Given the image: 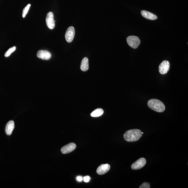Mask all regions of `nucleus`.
<instances>
[{"mask_svg": "<svg viewBox=\"0 0 188 188\" xmlns=\"http://www.w3.org/2000/svg\"><path fill=\"white\" fill-rule=\"evenodd\" d=\"M142 132L138 129H133L128 130L123 135L126 141L132 142L138 141L143 135Z\"/></svg>", "mask_w": 188, "mask_h": 188, "instance_id": "obj_1", "label": "nucleus"}, {"mask_svg": "<svg viewBox=\"0 0 188 188\" xmlns=\"http://www.w3.org/2000/svg\"><path fill=\"white\" fill-rule=\"evenodd\" d=\"M148 106L155 112L162 113L165 110L166 107L162 101L157 99L149 100L147 102Z\"/></svg>", "mask_w": 188, "mask_h": 188, "instance_id": "obj_2", "label": "nucleus"}, {"mask_svg": "<svg viewBox=\"0 0 188 188\" xmlns=\"http://www.w3.org/2000/svg\"><path fill=\"white\" fill-rule=\"evenodd\" d=\"M128 44L134 49H137L141 43L139 38L135 36H128L126 39Z\"/></svg>", "mask_w": 188, "mask_h": 188, "instance_id": "obj_3", "label": "nucleus"}, {"mask_svg": "<svg viewBox=\"0 0 188 188\" xmlns=\"http://www.w3.org/2000/svg\"><path fill=\"white\" fill-rule=\"evenodd\" d=\"M170 68L169 62L168 61H164L159 65V72L161 74H166L170 70Z\"/></svg>", "mask_w": 188, "mask_h": 188, "instance_id": "obj_4", "label": "nucleus"}, {"mask_svg": "<svg viewBox=\"0 0 188 188\" xmlns=\"http://www.w3.org/2000/svg\"><path fill=\"white\" fill-rule=\"evenodd\" d=\"M146 164V160L144 158H142L138 159L132 164L131 168L132 169L137 170L143 168Z\"/></svg>", "mask_w": 188, "mask_h": 188, "instance_id": "obj_5", "label": "nucleus"}, {"mask_svg": "<svg viewBox=\"0 0 188 188\" xmlns=\"http://www.w3.org/2000/svg\"><path fill=\"white\" fill-rule=\"evenodd\" d=\"M46 22L50 29H52L54 28L55 21L54 19V14L52 12L50 11L47 13L46 18Z\"/></svg>", "mask_w": 188, "mask_h": 188, "instance_id": "obj_6", "label": "nucleus"}, {"mask_svg": "<svg viewBox=\"0 0 188 188\" xmlns=\"http://www.w3.org/2000/svg\"><path fill=\"white\" fill-rule=\"evenodd\" d=\"M75 35V30L73 27H69L65 34V38L68 43H71L73 41Z\"/></svg>", "mask_w": 188, "mask_h": 188, "instance_id": "obj_7", "label": "nucleus"}, {"mask_svg": "<svg viewBox=\"0 0 188 188\" xmlns=\"http://www.w3.org/2000/svg\"><path fill=\"white\" fill-rule=\"evenodd\" d=\"M76 147L75 144L71 143L67 144L61 149V152L63 154H67L73 151Z\"/></svg>", "mask_w": 188, "mask_h": 188, "instance_id": "obj_8", "label": "nucleus"}, {"mask_svg": "<svg viewBox=\"0 0 188 188\" xmlns=\"http://www.w3.org/2000/svg\"><path fill=\"white\" fill-rule=\"evenodd\" d=\"M37 55L38 58L44 60H49L51 57V53L49 52L44 50L38 51Z\"/></svg>", "mask_w": 188, "mask_h": 188, "instance_id": "obj_9", "label": "nucleus"}, {"mask_svg": "<svg viewBox=\"0 0 188 188\" xmlns=\"http://www.w3.org/2000/svg\"><path fill=\"white\" fill-rule=\"evenodd\" d=\"M111 168V166L108 164H102L97 168V172L99 175H103L107 173Z\"/></svg>", "mask_w": 188, "mask_h": 188, "instance_id": "obj_10", "label": "nucleus"}, {"mask_svg": "<svg viewBox=\"0 0 188 188\" xmlns=\"http://www.w3.org/2000/svg\"><path fill=\"white\" fill-rule=\"evenodd\" d=\"M15 127L14 122V121L11 120L8 122L6 126L5 131L6 133L8 136H10Z\"/></svg>", "mask_w": 188, "mask_h": 188, "instance_id": "obj_11", "label": "nucleus"}, {"mask_svg": "<svg viewBox=\"0 0 188 188\" xmlns=\"http://www.w3.org/2000/svg\"><path fill=\"white\" fill-rule=\"evenodd\" d=\"M141 14L145 18L149 19V20H156L158 19V17L156 15L146 11H142Z\"/></svg>", "mask_w": 188, "mask_h": 188, "instance_id": "obj_12", "label": "nucleus"}, {"mask_svg": "<svg viewBox=\"0 0 188 188\" xmlns=\"http://www.w3.org/2000/svg\"><path fill=\"white\" fill-rule=\"evenodd\" d=\"M89 68V60L87 57H85L82 61L80 69L83 72L87 71Z\"/></svg>", "mask_w": 188, "mask_h": 188, "instance_id": "obj_13", "label": "nucleus"}, {"mask_svg": "<svg viewBox=\"0 0 188 188\" xmlns=\"http://www.w3.org/2000/svg\"><path fill=\"white\" fill-rule=\"evenodd\" d=\"M104 111L102 109L98 108L94 111L91 114V116L93 117H98L102 116Z\"/></svg>", "mask_w": 188, "mask_h": 188, "instance_id": "obj_14", "label": "nucleus"}, {"mask_svg": "<svg viewBox=\"0 0 188 188\" xmlns=\"http://www.w3.org/2000/svg\"><path fill=\"white\" fill-rule=\"evenodd\" d=\"M16 49V47L14 46L13 47H11L9 48L5 53V57H8L10 56L11 54L14 52Z\"/></svg>", "mask_w": 188, "mask_h": 188, "instance_id": "obj_15", "label": "nucleus"}, {"mask_svg": "<svg viewBox=\"0 0 188 188\" xmlns=\"http://www.w3.org/2000/svg\"><path fill=\"white\" fill-rule=\"evenodd\" d=\"M30 6V4H28L24 8V9H23L22 12V17L23 18H24L25 17H26L29 10Z\"/></svg>", "mask_w": 188, "mask_h": 188, "instance_id": "obj_16", "label": "nucleus"}, {"mask_svg": "<svg viewBox=\"0 0 188 188\" xmlns=\"http://www.w3.org/2000/svg\"><path fill=\"white\" fill-rule=\"evenodd\" d=\"M139 188H150V185L147 182H144L140 186Z\"/></svg>", "mask_w": 188, "mask_h": 188, "instance_id": "obj_17", "label": "nucleus"}, {"mask_svg": "<svg viewBox=\"0 0 188 188\" xmlns=\"http://www.w3.org/2000/svg\"><path fill=\"white\" fill-rule=\"evenodd\" d=\"M90 179V177L88 176H86L83 178L84 181L85 182V183H88V182H89Z\"/></svg>", "mask_w": 188, "mask_h": 188, "instance_id": "obj_18", "label": "nucleus"}, {"mask_svg": "<svg viewBox=\"0 0 188 188\" xmlns=\"http://www.w3.org/2000/svg\"><path fill=\"white\" fill-rule=\"evenodd\" d=\"M76 179L78 182H82V180H83V178L81 176H78V177H77Z\"/></svg>", "mask_w": 188, "mask_h": 188, "instance_id": "obj_19", "label": "nucleus"}]
</instances>
